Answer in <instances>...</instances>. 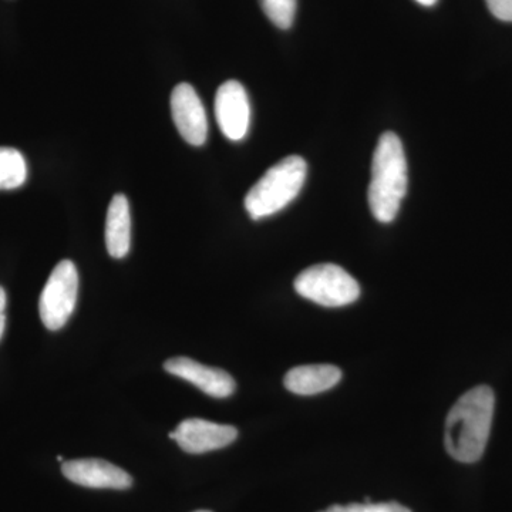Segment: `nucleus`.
<instances>
[{
  "mask_svg": "<svg viewBox=\"0 0 512 512\" xmlns=\"http://www.w3.org/2000/svg\"><path fill=\"white\" fill-rule=\"evenodd\" d=\"M494 406L493 390L477 386L451 407L446 421V448L454 460L470 464L483 457L490 439Z\"/></svg>",
  "mask_w": 512,
  "mask_h": 512,
  "instance_id": "nucleus-1",
  "label": "nucleus"
},
{
  "mask_svg": "<svg viewBox=\"0 0 512 512\" xmlns=\"http://www.w3.org/2000/svg\"><path fill=\"white\" fill-rule=\"evenodd\" d=\"M406 154L399 136L387 131L379 138L373 154L372 181L369 185V207L373 217L389 224L397 217L407 194Z\"/></svg>",
  "mask_w": 512,
  "mask_h": 512,
  "instance_id": "nucleus-2",
  "label": "nucleus"
},
{
  "mask_svg": "<svg viewBox=\"0 0 512 512\" xmlns=\"http://www.w3.org/2000/svg\"><path fill=\"white\" fill-rule=\"evenodd\" d=\"M308 164L299 156H289L266 171L248 191L245 210L252 220H264L284 210L303 188Z\"/></svg>",
  "mask_w": 512,
  "mask_h": 512,
  "instance_id": "nucleus-3",
  "label": "nucleus"
},
{
  "mask_svg": "<svg viewBox=\"0 0 512 512\" xmlns=\"http://www.w3.org/2000/svg\"><path fill=\"white\" fill-rule=\"evenodd\" d=\"M295 291L302 298L326 306L340 308L356 302L360 286L345 269L333 264H319L305 269L295 279Z\"/></svg>",
  "mask_w": 512,
  "mask_h": 512,
  "instance_id": "nucleus-4",
  "label": "nucleus"
},
{
  "mask_svg": "<svg viewBox=\"0 0 512 512\" xmlns=\"http://www.w3.org/2000/svg\"><path fill=\"white\" fill-rule=\"evenodd\" d=\"M79 295V274L69 259L53 269L39 301L40 319L49 330H60L76 309Z\"/></svg>",
  "mask_w": 512,
  "mask_h": 512,
  "instance_id": "nucleus-5",
  "label": "nucleus"
},
{
  "mask_svg": "<svg viewBox=\"0 0 512 512\" xmlns=\"http://www.w3.org/2000/svg\"><path fill=\"white\" fill-rule=\"evenodd\" d=\"M215 117L222 134L231 141H241L251 123V104L247 90L237 80L222 84L215 96Z\"/></svg>",
  "mask_w": 512,
  "mask_h": 512,
  "instance_id": "nucleus-6",
  "label": "nucleus"
},
{
  "mask_svg": "<svg viewBox=\"0 0 512 512\" xmlns=\"http://www.w3.org/2000/svg\"><path fill=\"white\" fill-rule=\"evenodd\" d=\"M171 114L178 133L188 144L200 147L207 141V113L200 96L190 84L175 86L171 94Z\"/></svg>",
  "mask_w": 512,
  "mask_h": 512,
  "instance_id": "nucleus-7",
  "label": "nucleus"
},
{
  "mask_svg": "<svg viewBox=\"0 0 512 512\" xmlns=\"http://www.w3.org/2000/svg\"><path fill=\"white\" fill-rule=\"evenodd\" d=\"M170 437L177 441L178 446L183 448L185 453L202 454L220 450L234 443L238 437V430L227 424L187 419L181 421L177 429L171 431Z\"/></svg>",
  "mask_w": 512,
  "mask_h": 512,
  "instance_id": "nucleus-8",
  "label": "nucleus"
},
{
  "mask_svg": "<svg viewBox=\"0 0 512 512\" xmlns=\"http://www.w3.org/2000/svg\"><path fill=\"white\" fill-rule=\"evenodd\" d=\"M62 473L67 480L87 488L127 490L133 485V478L123 468L99 458L64 461Z\"/></svg>",
  "mask_w": 512,
  "mask_h": 512,
  "instance_id": "nucleus-9",
  "label": "nucleus"
},
{
  "mask_svg": "<svg viewBox=\"0 0 512 512\" xmlns=\"http://www.w3.org/2000/svg\"><path fill=\"white\" fill-rule=\"evenodd\" d=\"M165 372L187 380L208 396L225 399L235 392V380L217 367L201 365L190 357H173L164 363Z\"/></svg>",
  "mask_w": 512,
  "mask_h": 512,
  "instance_id": "nucleus-10",
  "label": "nucleus"
},
{
  "mask_svg": "<svg viewBox=\"0 0 512 512\" xmlns=\"http://www.w3.org/2000/svg\"><path fill=\"white\" fill-rule=\"evenodd\" d=\"M342 379L339 367L333 365H306L293 367L286 373L284 383L289 392L299 396H313L332 389Z\"/></svg>",
  "mask_w": 512,
  "mask_h": 512,
  "instance_id": "nucleus-11",
  "label": "nucleus"
},
{
  "mask_svg": "<svg viewBox=\"0 0 512 512\" xmlns=\"http://www.w3.org/2000/svg\"><path fill=\"white\" fill-rule=\"evenodd\" d=\"M106 247L113 258L127 256L131 247V214L126 195H114L106 218Z\"/></svg>",
  "mask_w": 512,
  "mask_h": 512,
  "instance_id": "nucleus-12",
  "label": "nucleus"
},
{
  "mask_svg": "<svg viewBox=\"0 0 512 512\" xmlns=\"http://www.w3.org/2000/svg\"><path fill=\"white\" fill-rule=\"evenodd\" d=\"M28 178V165L20 151L0 147V191L16 190Z\"/></svg>",
  "mask_w": 512,
  "mask_h": 512,
  "instance_id": "nucleus-13",
  "label": "nucleus"
},
{
  "mask_svg": "<svg viewBox=\"0 0 512 512\" xmlns=\"http://www.w3.org/2000/svg\"><path fill=\"white\" fill-rule=\"evenodd\" d=\"M259 3L276 28H291L296 15V0H259Z\"/></svg>",
  "mask_w": 512,
  "mask_h": 512,
  "instance_id": "nucleus-14",
  "label": "nucleus"
},
{
  "mask_svg": "<svg viewBox=\"0 0 512 512\" xmlns=\"http://www.w3.org/2000/svg\"><path fill=\"white\" fill-rule=\"evenodd\" d=\"M320 512H412L399 503L372 504L369 500L365 504L332 505L328 510Z\"/></svg>",
  "mask_w": 512,
  "mask_h": 512,
  "instance_id": "nucleus-15",
  "label": "nucleus"
},
{
  "mask_svg": "<svg viewBox=\"0 0 512 512\" xmlns=\"http://www.w3.org/2000/svg\"><path fill=\"white\" fill-rule=\"evenodd\" d=\"M495 18L512 23V0H485Z\"/></svg>",
  "mask_w": 512,
  "mask_h": 512,
  "instance_id": "nucleus-16",
  "label": "nucleus"
},
{
  "mask_svg": "<svg viewBox=\"0 0 512 512\" xmlns=\"http://www.w3.org/2000/svg\"><path fill=\"white\" fill-rule=\"evenodd\" d=\"M6 305H8V296L5 289L0 286V339L3 338L6 328Z\"/></svg>",
  "mask_w": 512,
  "mask_h": 512,
  "instance_id": "nucleus-17",
  "label": "nucleus"
},
{
  "mask_svg": "<svg viewBox=\"0 0 512 512\" xmlns=\"http://www.w3.org/2000/svg\"><path fill=\"white\" fill-rule=\"evenodd\" d=\"M417 3H420V5L427 6V8H431V6L436 5L439 0H416Z\"/></svg>",
  "mask_w": 512,
  "mask_h": 512,
  "instance_id": "nucleus-18",
  "label": "nucleus"
},
{
  "mask_svg": "<svg viewBox=\"0 0 512 512\" xmlns=\"http://www.w3.org/2000/svg\"><path fill=\"white\" fill-rule=\"evenodd\" d=\"M57 461H59V463H63V457L62 456L57 457Z\"/></svg>",
  "mask_w": 512,
  "mask_h": 512,
  "instance_id": "nucleus-19",
  "label": "nucleus"
},
{
  "mask_svg": "<svg viewBox=\"0 0 512 512\" xmlns=\"http://www.w3.org/2000/svg\"><path fill=\"white\" fill-rule=\"evenodd\" d=\"M194 512H211V511L200 510V511H194Z\"/></svg>",
  "mask_w": 512,
  "mask_h": 512,
  "instance_id": "nucleus-20",
  "label": "nucleus"
}]
</instances>
